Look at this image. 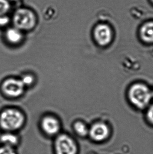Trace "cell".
Listing matches in <instances>:
<instances>
[{
	"label": "cell",
	"instance_id": "cell-1",
	"mask_svg": "<svg viewBox=\"0 0 153 154\" xmlns=\"http://www.w3.org/2000/svg\"><path fill=\"white\" fill-rule=\"evenodd\" d=\"M128 98L132 104L139 109L146 108L152 99V91L147 86L137 83L130 87Z\"/></svg>",
	"mask_w": 153,
	"mask_h": 154
},
{
	"label": "cell",
	"instance_id": "cell-2",
	"mask_svg": "<svg viewBox=\"0 0 153 154\" xmlns=\"http://www.w3.org/2000/svg\"><path fill=\"white\" fill-rule=\"evenodd\" d=\"M24 122L22 113L16 109H6L0 115V126L7 132L18 130L23 125Z\"/></svg>",
	"mask_w": 153,
	"mask_h": 154
},
{
	"label": "cell",
	"instance_id": "cell-3",
	"mask_svg": "<svg viewBox=\"0 0 153 154\" xmlns=\"http://www.w3.org/2000/svg\"><path fill=\"white\" fill-rule=\"evenodd\" d=\"M13 22L15 28L20 30H29L36 25L37 18L35 14L31 10L20 8L14 13Z\"/></svg>",
	"mask_w": 153,
	"mask_h": 154
},
{
	"label": "cell",
	"instance_id": "cell-4",
	"mask_svg": "<svg viewBox=\"0 0 153 154\" xmlns=\"http://www.w3.org/2000/svg\"><path fill=\"white\" fill-rule=\"evenodd\" d=\"M54 149L56 154H77L78 152L75 141L65 134L57 137L54 142Z\"/></svg>",
	"mask_w": 153,
	"mask_h": 154
},
{
	"label": "cell",
	"instance_id": "cell-5",
	"mask_svg": "<svg viewBox=\"0 0 153 154\" xmlns=\"http://www.w3.org/2000/svg\"><path fill=\"white\" fill-rule=\"evenodd\" d=\"M24 86L19 80L10 79L4 82L2 89L4 94L10 97H17L23 93Z\"/></svg>",
	"mask_w": 153,
	"mask_h": 154
},
{
	"label": "cell",
	"instance_id": "cell-6",
	"mask_svg": "<svg viewBox=\"0 0 153 154\" xmlns=\"http://www.w3.org/2000/svg\"><path fill=\"white\" fill-rule=\"evenodd\" d=\"M94 37L99 45L101 46H107L112 40V31L107 25L99 24L94 29Z\"/></svg>",
	"mask_w": 153,
	"mask_h": 154
},
{
	"label": "cell",
	"instance_id": "cell-7",
	"mask_svg": "<svg viewBox=\"0 0 153 154\" xmlns=\"http://www.w3.org/2000/svg\"><path fill=\"white\" fill-rule=\"evenodd\" d=\"M109 131L107 126L103 123L94 124L89 130V134L92 139L96 141H101L107 138Z\"/></svg>",
	"mask_w": 153,
	"mask_h": 154
},
{
	"label": "cell",
	"instance_id": "cell-8",
	"mask_svg": "<svg viewBox=\"0 0 153 154\" xmlns=\"http://www.w3.org/2000/svg\"><path fill=\"white\" fill-rule=\"evenodd\" d=\"M41 127L44 132L49 136H55L60 129V124L57 119L52 117L44 118L41 122Z\"/></svg>",
	"mask_w": 153,
	"mask_h": 154
},
{
	"label": "cell",
	"instance_id": "cell-9",
	"mask_svg": "<svg viewBox=\"0 0 153 154\" xmlns=\"http://www.w3.org/2000/svg\"><path fill=\"white\" fill-rule=\"evenodd\" d=\"M5 36L7 40L13 44L19 43L22 38V31L15 27L7 29L5 32Z\"/></svg>",
	"mask_w": 153,
	"mask_h": 154
},
{
	"label": "cell",
	"instance_id": "cell-10",
	"mask_svg": "<svg viewBox=\"0 0 153 154\" xmlns=\"http://www.w3.org/2000/svg\"><path fill=\"white\" fill-rule=\"evenodd\" d=\"M140 36L146 42H153V22L144 24L140 30Z\"/></svg>",
	"mask_w": 153,
	"mask_h": 154
},
{
	"label": "cell",
	"instance_id": "cell-11",
	"mask_svg": "<svg viewBox=\"0 0 153 154\" xmlns=\"http://www.w3.org/2000/svg\"><path fill=\"white\" fill-rule=\"evenodd\" d=\"M0 141L3 145L15 148L19 143V140L16 135L11 132H7L1 136Z\"/></svg>",
	"mask_w": 153,
	"mask_h": 154
},
{
	"label": "cell",
	"instance_id": "cell-12",
	"mask_svg": "<svg viewBox=\"0 0 153 154\" xmlns=\"http://www.w3.org/2000/svg\"><path fill=\"white\" fill-rule=\"evenodd\" d=\"M74 130L80 136L84 137L89 133V130L86 125L81 122H77L74 125Z\"/></svg>",
	"mask_w": 153,
	"mask_h": 154
},
{
	"label": "cell",
	"instance_id": "cell-13",
	"mask_svg": "<svg viewBox=\"0 0 153 154\" xmlns=\"http://www.w3.org/2000/svg\"><path fill=\"white\" fill-rule=\"evenodd\" d=\"M10 9V2L8 0H0V16L6 15Z\"/></svg>",
	"mask_w": 153,
	"mask_h": 154
},
{
	"label": "cell",
	"instance_id": "cell-14",
	"mask_svg": "<svg viewBox=\"0 0 153 154\" xmlns=\"http://www.w3.org/2000/svg\"><path fill=\"white\" fill-rule=\"evenodd\" d=\"M0 154H17L14 147L2 145L0 147Z\"/></svg>",
	"mask_w": 153,
	"mask_h": 154
},
{
	"label": "cell",
	"instance_id": "cell-15",
	"mask_svg": "<svg viewBox=\"0 0 153 154\" xmlns=\"http://www.w3.org/2000/svg\"><path fill=\"white\" fill-rule=\"evenodd\" d=\"M22 83H23L24 86H26V85H30L32 84V82H33V77L30 75H26L24 76L23 78L21 80Z\"/></svg>",
	"mask_w": 153,
	"mask_h": 154
},
{
	"label": "cell",
	"instance_id": "cell-16",
	"mask_svg": "<svg viewBox=\"0 0 153 154\" xmlns=\"http://www.w3.org/2000/svg\"><path fill=\"white\" fill-rule=\"evenodd\" d=\"M10 22V19L6 15L0 16V27H3L8 25Z\"/></svg>",
	"mask_w": 153,
	"mask_h": 154
},
{
	"label": "cell",
	"instance_id": "cell-17",
	"mask_svg": "<svg viewBox=\"0 0 153 154\" xmlns=\"http://www.w3.org/2000/svg\"><path fill=\"white\" fill-rule=\"evenodd\" d=\"M146 116L148 121L153 124V105L150 106L146 113Z\"/></svg>",
	"mask_w": 153,
	"mask_h": 154
},
{
	"label": "cell",
	"instance_id": "cell-18",
	"mask_svg": "<svg viewBox=\"0 0 153 154\" xmlns=\"http://www.w3.org/2000/svg\"><path fill=\"white\" fill-rule=\"evenodd\" d=\"M8 1L10 2V1H12V2H16V1H19V0H8Z\"/></svg>",
	"mask_w": 153,
	"mask_h": 154
},
{
	"label": "cell",
	"instance_id": "cell-19",
	"mask_svg": "<svg viewBox=\"0 0 153 154\" xmlns=\"http://www.w3.org/2000/svg\"><path fill=\"white\" fill-rule=\"evenodd\" d=\"M152 97H153V91H152Z\"/></svg>",
	"mask_w": 153,
	"mask_h": 154
},
{
	"label": "cell",
	"instance_id": "cell-20",
	"mask_svg": "<svg viewBox=\"0 0 153 154\" xmlns=\"http://www.w3.org/2000/svg\"><path fill=\"white\" fill-rule=\"evenodd\" d=\"M152 2H153V0H152Z\"/></svg>",
	"mask_w": 153,
	"mask_h": 154
}]
</instances>
